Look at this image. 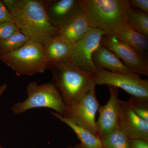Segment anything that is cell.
Here are the masks:
<instances>
[{
    "instance_id": "6",
    "label": "cell",
    "mask_w": 148,
    "mask_h": 148,
    "mask_svg": "<svg viewBox=\"0 0 148 148\" xmlns=\"http://www.w3.org/2000/svg\"><path fill=\"white\" fill-rule=\"evenodd\" d=\"M96 85H111L121 88L130 96L148 101V80L141 78L139 74L112 73L99 69L95 74Z\"/></svg>"
},
{
    "instance_id": "12",
    "label": "cell",
    "mask_w": 148,
    "mask_h": 148,
    "mask_svg": "<svg viewBox=\"0 0 148 148\" xmlns=\"http://www.w3.org/2000/svg\"><path fill=\"white\" fill-rule=\"evenodd\" d=\"M107 86L110 90V98L106 105L100 106L99 117L96 121V136L100 139L118 127L119 100L118 88L113 86Z\"/></svg>"
},
{
    "instance_id": "10",
    "label": "cell",
    "mask_w": 148,
    "mask_h": 148,
    "mask_svg": "<svg viewBox=\"0 0 148 148\" xmlns=\"http://www.w3.org/2000/svg\"><path fill=\"white\" fill-rule=\"evenodd\" d=\"M51 25L59 29L82 12L78 0H42Z\"/></svg>"
},
{
    "instance_id": "20",
    "label": "cell",
    "mask_w": 148,
    "mask_h": 148,
    "mask_svg": "<svg viewBox=\"0 0 148 148\" xmlns=\"http://www.w3.org/2000/svg\"><path fill=\"white\" fill-rule=\"evenodd\" d=\"M30 40L29 38L20 32L14 34L0 43V55L17 50Z\"/></svg>"
},
{
    "instance_id": "7",
    "label": "cell",
    "mask_w": 148,
    "mask_h": 148,
    "mask_svg": "<svg viewBox=\"0 0 148 148\" xmlns=\"http://www.w3.org/2000/svg\"><path fill=\"white\" fill-rule=\"evenodd\" d=\"M104 35L102 30L90 28L86 34L73 45L70 62L81 71L97 73L99 69L92 63V56L101 45Z\"/></svg>"
},
{
    "instance_id": "28",
    "label": "cell",
    "mask_w": 148,
    "mask_h": 148,
    "mask_svg": "<svg viewBox=\"0 0 148 148\" xmlns=\"http://www.w3.org/2000/svg\"><path fill=\"white\" fill-rule=\"evenodd\" d=\"M0 148H3V147H2L1 146V145H0Z\"/></svg>"
},
{
    "instance_id": "24",
    "label": "cell",
    "mask_w": 148,
    "mask_h": 148,
    "mask_svg": "<svg viewBox=\"0 0 148 148\" xmlns=\"http://www.w3.org/2000/svg\"><path fill=\"white\" fill-rule=\"evenodd\" d=\"M128 1L132 8L148 14V0H129Z\"/></svg>"
},
{
    "instance_id": "21",
    "label": "cell",
    "mask_w": 148,
    "mask_h": 148,
    "mask_svg": "<svg viewBox=\"0 0 148 148\" xmlns=\"http://www.w3.org/2000/svg\"><path fill=\"white\" fill-rule=\"evenodd\" d=\"M127 101L134 112L148 123V101L130 96Z\"/></svg>"
},
{
    "instance_id": "18",
    "label": "cell",
    "mask_w": 148,
    "mask_h": 148,
    "mask_svg": "<svg viewBox=\"0 0 148 148\" xmlns=\"http://www.w3.org/2000/svg\"><path fill=\"white\" fill-rule=\"evenodd\" d=\"M127 23L134 30L148 38V14L130 6Z\"/></svg>"
},
{
    "instance_id": "14",
    "label": "cell",
    "mask_w": 148,
    "mask_h": 148,
    "mask_svg": "<svg viewBox=\"0 0 148 148\" xmlns=\"http://www.w3.org/2000/svg\"><path fill=\"white\" fill-rule=\"evenodd\" d=\"M42 45L50 64L70 61L73 45L57 36L48 40Z\"/></svg>"
},
{
    "instance_id": "13",
    "label": "cell",
    "mask_w": 148,
    "mask_h": 148,
    "mask_svg": "<svg viewBox=\"0 0 148 148\" xmlns=\"http://www.w3.org/2000/svg\"><path fill=\"white\" fill-rule=\"evenodd\" d=\"M92 63L98 69H108L114 73H134L128 69L113 52L101 44L92 54Z\"/></svg>"
},
{
    "instance_id": "8",
    "label": "cell",
    "mask_w": 148,
    "mask_h": 148,
    "mask_svg": "<svg viewBox=\"0 0 148 148\" xmlns=\"http://www.w3.org/2000/svg\"><path fill=\"white\" fill-rule=\"evenodd\" d=\"M100 106L96 98L95 87L92 88L82 98L67 107L64 117L71 119L96 136L95 116Z\"/></svg>"
},
{
    "instance_id": "23",
    "label": "cell",
    "mask_w": 148,
    "mask_h": 148,
    "mask_svg": "<svg viewBox=\"0 0 148 148\" xmlns=\"http://www.w3.org/2000/svg\"><path fill=\"white\" fill-rule=\"evenodd\" d=\"M14 21L13 18L2 1H0V23Z\"/></svg>"
},
{
    "instance_id": "19",
    "label": "cell",
    "mask_w": 148,
    "mask_h": 148,
    "mask_svg": "<svg viewBox=\"0 0 148 148\" xmlns=\"http://www.w3.org/2000/svg\"><path fill=\"white\" fill-rule=\"evenodd\" d=\"M100 140L105 148H131L129 139L119 127Z\"/></svg>"
},
{
    "instance_id": "27",
    "label": "cell",
    "mask_w": 148,
    "mask_h": 148,
    "mask_svg": "<svg viewBox=\"0 0 148 148\" xmlns=\"http://www.w3.org/2000/svg\"><path fill=\"white\" fill-rule=\"evenodd\" d=\"M97 148H105L104 147H103V146H101V147H98Z\"/></svg>"
},
{
    "instance_id": "9",
    "label": "cell",
    "mask_w": 148,
    "mask_h": 148,
    "mask_svg": "<svg viewBox=\"0 0 148 148\" xmlns=\"http://www.w3.org/2000/svg\"><path fill=\"white\" fill-rule=\"evenodd\" d=\"M101 44L122 60L124 65L132 72L148 76L147 56L140 54L126 42L114 36L103 35Z\"/></svg>"
},
{
    "instance_id": "1",
    "label": "cell",
    "mask_w": 148,
    "mask_h": 148,
    "mask_svg": "<svg viewBox=\"0 0 148 148\" xmlns=\"http://www.w3.org/2000/svg\"><path fill=\"white\" fill-rule=\"evenodd\" d=\"M20 32L30 39L44 43L58 36L46 13L42 0H2Z\"/></svg>"
},
{
    "instance_id": "3",
    "label": "cell",
    "mask_w": 148,
    "mask_h": 148,
    "mask_svg": "<svg viewBox=\"0 0 148 148\" xmlns=\"http://www.w3.org/2000/svg\"><path fill=\"white\" fill-rule=\"evenodd\" d=\"M51 83L68 107L95 87V74L81 71L70 61L50 63Z\"/></svg>"
},
{
    "instance_id": "17",
    "label": "cell",
    "mask_w": 148,
    "mask_h": 148,
    "mask_svg": "<svg viewBox=\"0 0 148 148\" xmlns=\"http://www.w3.org/2000/svg\"><path fill=\"white\" fill-rule=\"evenodd\" d=\"M51 114L60 121L66 123L72 128L79 139L80 143L74 146L75 148H97L102 146L101 140L90 131L77 124L71 119L64 117L57 112Z\"/></svg>"
},
{
    "instance_id": "4",
    "label": "cell",
    "mask_w": 148,
    "mask_h": 148,
    "mask_svg": "<svg viewBox=\"0 0 148 148\" xmlns=\"http://www.w3.org/2000/svg\"><path fill=\"white\" fill-rule=\"evenodd\" d=\"M0 60L18 76L44 73L50 65L42 44L32 40L15 51L0 55Z\"/></svg>"
},
{
    "instance_id": "15",
    "label": "cell",
    "mask_w": 148,
    "mask_h": 148,
    "mask_svg": "<svg viewBox=\"0 0 148 148\" xmlns=\"http://www.w3.org/2000/svg\"><path fill=\"white\" fill-rule=\"evenodd\" d=\"M90 28L82 12L59 29L58 36L74 45L86 34Z\"/></svg>"
},
{
    "instance_id": "22",
    "label": "cell",
    "mask_w": 148,
    "mask_h": 148,
    "mask_svg": "<svg viewBox=\"0 0 148 148\" xmlns=\"http://www.w3.org/2000/svg\"><path fill=\"white\" fill-rule=\"evenodd\" d=\"M19 32L20 30L13 21L0 23V43Z\"/></svg>"
},
{
    "instance_id": "11",
    "label": "cell",
    "mask_w": 148,
    "mask_h": 148,
    "mask_svg": "<svg viewBox=\"0 0 148 148\" xmlns=\"http://www.w3.org/2000/svg\"><path fill=\"white\" fill-rule=\"evenodd\" d=\"M118 127L129 139L148 141V123L134 112L127 101L119 100Z\"/></svg>"
},
{
    "instance_id": "16",
    "label": "cell",
    "mask_w": 148,
    "mask_h": 148,
    "mask_svg": "<svg viewBox=\"0 0 148 148\" xmlns=\"http://www.w3.org/2000/svg\"><path fill=\"white\" fill-rule=\"evenodd\" d=\"M112 36L126 42L140 54L148 56V38L135 31L128 23L120 27Z\"/></svg>"
},
{
    "instance_id": "5",
    "label": "cell",
    "mask_w": 148,
    "mask_h": 148,
    "mask_svg": "<svg viewBox=\"0 0 148 148\" xmlns=\"http://www.w3.org/2000/svg\"><path fill=\"white\" fill-rule=\"evenodd\" d=\"M28 97L23 102L14 104L12 110L18 114L36 108L53 109L62 116H65L67 108L58 90L51 82L39 85L30 83L27 87Z\"/></svg>"
},
{
    "instance_id": "26",
    "label": "cell",
    "mask_w": 148,
    "mask_h": 148,
    "mask_svg": "<svg viewBox=\"0 0 148 148\" xmlns=\"http://www.w3.org/2000/svg\"><path fill=\"white\" fill-rule=\"evenodd\" d=\"M8 85L7 84H4L0 86V97L2 95L3 93L6 90Z\"/></svg>"
},
{
    "instance_id": "25",
    "label": "cell",
    "mask_w": 148,
    "mask_h": 148,
    "mask_svg": "<svg viewBox=\"0 0 148 148\" xmlns=\"http://www.w3.org/2000/svg\"><path fill=\"white\" fill-rule=\"evenodd\" d=\"M131 148H148V141L143 139H129Z\"/></svg>"
},
{
    "instance_id": "2",
    "label": "cell",
    "mask_w": 148,
    "mask_h": 148,
    "mask_svg": "<svg viewBox=\"0 0 148 148\" xmlns=\"http://www.w3.org/2000/svg\"><path fill=\"white\" fill-rule=\"evenodd\" d=\"M90 28L112 36L120 27L127 23L128 0H78Z\"/></svg>"
}]
</instances>
